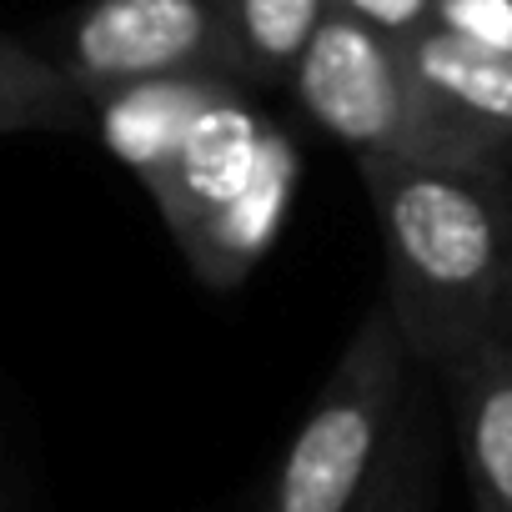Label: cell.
Segmentation results:
<instances>
[{"label": "cell", "instance_id": "obj_1", "mask_svg": "<svg viewBox=\"0 0 512 512\" xmlns=\"http://www.w3.org/2000/svg\"><path fill=\"white\" fill-rule=\"evenodd\" d=\"M86 111L156 201L201 287L236 292L262 267L302 186V146L246 81L156 76L106 91Z\"/></svg>", "mask_w": 512, "mask_h": 512}, {"label": "cell", "instance_id": "obj_2", "mask_svg": "<svg viewBox=\"0 0 512 512\" xmlns=\"http://www.w3.org/2000/svg\"><path fill=\"white\" fill-rule=\"evenodd\" d=\"M357 176L382 231V307L412 362L442 367L452 352L492 332L512 171L362 156Z\"/></svg>", "mask_w": 512, "mask_h": 512}, {"label": "cell", "instance_id": "obj_3", "mask_svg": "<svg viewBox=\"0 0 512 512\" xmlns=\"http://www.w3.org/2000/svg\"><path fill=\"white\" fill-rule=\"evenodd\" d=\"M412 367L392 312L372 307L292 432L262 512H357L407 417Z\"/></svg>", "mask_w": 512, "mask_h": 512}, {"label": "cell", "instance_id": "obj_4", "mask_svg": "<svg viewBox=\"0 0 512 512\" xmlns=\"http://www.w3.org/2000/svg\"><path fill=\"white\" fill-rule=\"evenodd\" d=\"M287 91L297 106L362 156H402V161H447L472 171H512L497 151L472 141L412 76L402 41L327 11V21L302 46Z\"/></svg>", "mask_w": 512, "mask_h": 512}, {"label": "cell", "instance_id": "obj_5", "mask_svg": "<svg viewBox=\"0 0 512 512\" xmlns=\"http://www.w3.org/2000/svg\"><path fill=\"white\" fill-rule=\"evenodd\" d=\"M51 61L86 106L131 81L236 76L216 0H86L61 26Z\"/></svg>", "mask_w": 512, "mask_h": 512}, {"label": "cell", "instance_id": "obj_6", "mask_svg": "<svg viewBox=\"0 0 512 512\" xmlns=\"http://www.w3.org/2000/svg\"><path fill=\"white\" fill-rule=\"evenodd\" d=\"M432 372L447 392L472 512H512V347L487 332Z\"/></svg>", "mask_w": 512, "mask_h": 512}, {"label": "cell", "instance_id": "obj_7", "mask_svg": "<svg viewBox=\"0 0 512 512\" xmlns=\"http://www.w3.org/2000/svg\"><path fill=\"white\" fill-rule=\"evenodd\" d=\"M417 86L487 151L512 161V56L422 26L402 41Z\"/></svg>", "mask_w": 512, "mask_h": 512}, {"label": "cell", "instance_id": "obj_8", "mask_svg": "<svg viewBox=\"0 0 512 512\" xmlns=\"http://www.w3.org/2000/svg\"><path fill=\"white\" fill-rule=\"evenodd\" d=\"M236 76L251 91L287 86L302 46L327 21L332 0H216Z\"/></svg>", "mask_w": 512, "mask_h": 512}, {"label": "cell", "instance_id": "obj_9", "mask_svg": "<svg viewBox=\"0 0 512 512\" xmlns=\"http://www.w3.org/2000/svg\"><path fill=\"white\" fill-rule=\"evenodd\" d=\"M81 121H91V111L61 66L16 36H0V136L76 131Z\"/></svg>", "mask_w": 512, "mask_h": 512}, {"label": "cell", "instance_id": "obj_10", "mask_svg": "<svg viewBox=\"0 0 512 512\" xmlns=\"http://www.w3.org/2000/svg\"><path fill=\"white\" fill-rule=\"evenodd\" d=\"M357 512H437V427L417 387L397 427V442Z\"/></svg>", "mask_w": 512, "mask_h": 512}, {"label": "cell", "instance_id": "obj_11", "mask_svg": "<svg viewBox=\"0 0 512 512\" xmlns=\"http://www.w3.org/2000/svg\"><path fill=\"white\" fill-rule=\"evenodd\" d=\"M427 26L512 56V0H432Z\"/></svg>", "mask_w": 512, "mask_h": 512}, {"label": "cell", "instance_id": "obj_12", "mask_svg": "<svg viewBox=\"0 0 512 512\" xmlns=\"http://www.w3.org/2000/svg\"><path fill=\"white\" fill-rule=\"evenodd\" d=\"M332 11H342L392 41H407L412 31H422L432 21V0H332Z\"/></svg>", "mask_w": 512, "mask_h": 512}, {"label": "cell", "instance_id": "obj_13", "mask_svg": "<svg viewBox=\"0 0 512 512\" xmlns=\"http://www.w3.org/2000/svg\"><path fill=\"white\" fill-rule=\"evenodd\" d=\"M492 337H502V342L512 347V191H507V241H502V277H497Z\"/></svg>", "mask_w": 512, "mask_h": 512}, {"label": "cell", "instance_id": "obj_14", "mask_svg": "<svg viewBox=\"0 0 512 512\" xmlns=\"http://www.w3.org/2000/svg\"><path fill=\"white\" fill-rule=\"evenodd\" d=\"M16 507V497H11V487H6V477H0V512H11Z\"/></svg>", "mask_w": 512, "mask_h": 512}]
</instances>
